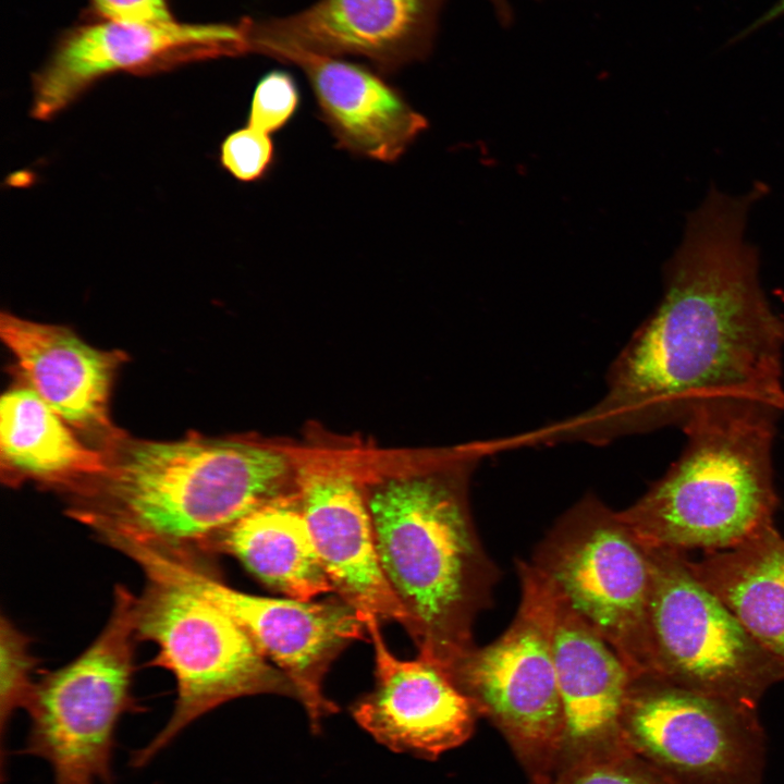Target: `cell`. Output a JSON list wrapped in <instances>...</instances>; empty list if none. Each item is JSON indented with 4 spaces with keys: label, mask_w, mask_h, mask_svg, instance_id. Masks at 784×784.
Returning a JSON list of instances; mask_svg holds the SVG:
<instances>
[{
    "label": "cell",
    "mask_w": 784,
    "mask_h": 784,
    "mask_svg": "<svg viewBox=\"0 0 784 784\" xmlns=\"http://www.w3.org/2000/svg\"><path fill=\"white\" fill-rule=\"evenodd\" d=\"M765 194L762 183L742 195L707 192L665 264L660 303L611 363L604 394L532 430L534 445H603L681 425L711 402L784 411V318L763 292L759 252L745 235Z\"/></svg>",
    "instance_id": "cell-1"
},
{
    "label": "cell",
    "mask_w": 784,
    "mask_h": 784,
    "mask_svg": "<svg viewBox=\"0 0 784 784\" xmlns=\"http://www.w3.org/2000/svg\"><path fill=\"white\" fill-rule=\"evenodd\" d=\"M107 470L71 493L70 515L120 551L142 548L199 560L237 519L284 494L285 455L192 433L130 439L107 451Z\"/></svg>",
    "instance_id": "cell-2"
},
{
    "label": "cell",
    "mask_w": 784,
    "mask_h": 784,
    "mask_svg": "<svg viewBox=\"0 0 784 784\" xmlns=\"http://www.w3.org/2000/svg\"><path fill=\"white\" fill-rule=\"evenodd\" d=\"M498 451V440L466 445L444 466L383 480L367 498L379 560L412 617L411 636L448 671L475 646V620L499 578L467 493L474 469Z\"/></svg>",
    "instance_id": "cell-3"
},
{
    "label": "cell",
    "mask_w": 784,
    "mask_h": 784,
    "mask_svg": "<svg viewBox=\"0 0 784 784\" xmlns=\"http://www.w3.org/2000/svg\"><path fill=\"white\" fill-rule=\"evenodd\" d=\"M780 413L720 401L681 424L679 456L621 518L647 548L686 553L735 548L774 525L772 451Z\"/></svg>",
    "instance_id": "cell-4"
},
{
    "label": "cell",
    "mask_w": 784,
    "mask_h": 784,
    "mask_svg": "<svg viewBox=\"0 0 784 784\" xmlns=\"http://www.w3.org/2000/svg\"><path fill=\"white\" fill-rule=\"evenodd\" d=\"M136 600L137 639L157 645L152 664L169 670L176 699L164 726L130 764L142 768L194 721L230 700L265 693L296 697L289 678L267 660L240 625L191 587L145 574Z\"/></svg>",
    "instance_id": "cell-5"
},
{
    "label": "cell",
    "mask_w": 784,
    "mask_h": 784,
    "mask_svg": "<svg viewBox=\"0 0 784 784\" xmlns=\"http://www.w3.org/2000/svg\"><path fill=\"white\" fill-rule=\"evenodd\" d=\"M136 600L117 586L110 617L95 640L36 682L23 752L49 764L53 784H115L117 726L124 713L138 711L132 695Z\"/></svg>",
    "instance_id": "cell-6"
},
{
    "label": "cell",
    "mask_w": 784,
    "mask_h": 784,
    "mask_svg": "<svg viewBox=\"0 0 784 784\" xmlns=\"http://www.w3.org/2000/svg\"><path fill=\"white\" fill-rule=\"evenodd\" d=\"M530 563L635 678L651 675V555L618 511L585 495L558 519Z\"/></svg>",
    "instance_id": "cell-7"
},
{
    "label": "cell",
    "mask_w": 784,
    "mask_h": 784,
    "mask_svg": "<svg viewBox=\"0 0 784 784\" xmlns=\"http://www.w3.org/2000/svg\"><path fill=\"white\" fill-rule=\"evenodd\" d=\"M648 549L650 676L757 710L784 665L695 576L687 553Z\"/></svg>",
    "instance_id": "cell-8"
},
{
    "label": "cell",
    "mask_w": 784,
    "mask_h": 784,
    "mask_svg": "<svg viewBox=\"0 0 784 784\" xmlns=\"http://www.w3.org/2000/svg\"><path fill=\"white\" fill-rule=\"evenodd\" d=\"M516 566L520 601L512 623L449 673L540 779L558 762L564 731L552 648L554 591L530 562Z\"/></svg>",
    "instance_id": "cell-9"
},
{
    "label": "cell",
    "mask_w": 784,
    "mask_h": 784,
    "mask_svg": "<svg viewBox=\"0 0 784 784\" xmlns=\"http://www.w3.org/2000/svg\"><path fill=\"white\" fill-rule=\"evenodd\" d=\"M623 739L682 784H761L765 734L757 710L642 676L632 684Z\"/></svg>",
    "instance_id": "cell-10"
},
{
    "label": "cell",
    "mask_w": 784,
    "mask_h": 784,
    "mask_svg": "<svg viewBox=\"0 0 784 784\" xmlns=\"http://www.w3.org/2000/svg\"><path fill=\"white\" fill-rule=\"evenodd\" d=\"M145 574L177 580L220 608L246 633L258 651L289 678L307 711L311 730L338 711L323 694L331 662L353 640L364 636V615L340 600L322 602L268 598L238 591L208 571L200 561L181 560L144 549L128 553Z\"/></svg>",
    "instance_id": "cell-11"
},
{
    "label": "cell",
    "mask_w": 784,
    "mask_h": 784,
    "mask_svg": "<svg viewBox=\"0 0 784 784\" xmlns=\"http://www.w3.org/2000/svg\"><path fill=\"white\" fill-rule=\"evenodd\" d=\"M253 21L237 24L125 23L102 20L71 30L34 82L33 113L49 119L101 76L253 52Z\"/></svg>",
    "instance_id": "cell-12"
},
{
    "label": "cell",
    "mask_w": 784,
    "mask_h": 784,
    "mask_svg": "<svg viewBox=\"0 0 784 784\" xmlns=\"http://www.w3.org/2000/svg\"><path fill=\"white\" fill-rule=\"evenodd\" d=\"M442 0H318L310 7L253 22V52L274 59L289 51L352 56L391 73L430 51Z\"/></svg>",
    "instance_id": "cell-13"
},
{
    "label": "cell",
    "mask_w": 784,
    "mask_h": 784,
    "mask_svg": "<svg viewBox=\"0 0 784 784\" xmlns=\"http://www.w3.org/2000/svg\"><path fill=\"white\" fill-rule=\"evenodd\" d=\"M375 650V687L356 702L355 721L387 748L433 759L462 745L474 731L473 701L451 674L418 652L402 660L388 648L379 617L364 614Z\"/></svg>",
    "instance_id": "cell-14"
},
{
    "label": "cell",
    "mask_w": 784,
    "mask_h": 784,
    "mask_svg": "<svg viewBox=\"0 0 784 784\" xmlns=\"http://www.w3.org/2000/svg\"><path fill=\"white\" fill-rule=\"evenodd\" d=\"M2 341L28 384L77 433L95 439L102 450L124 433L109 415L113 379L126 356L84 342L62 326L34 322L2 313Z\"/></svg>",
    "instance_id": "cell-15"
},
{
    "label": "cell",
    "mask_w": 784,
    "mask_h": 784,
    "mask_svg": "<svg viewBox=\"0 0 784 784\" xmlns=\"http://www.w3.org/2000/svg\"><path fill=\"white\" fill-rule=\"evenodd\" d=\"M297 494L323 567L340 598L360 612L402 624L413 621L382 569L367 499L339 470L310 469L296 479Z\"/></svg>",
    "instance_id": "cell-16"
},
{
    "label": "cell",
    "mask_w": 784,
    "mask_h": 784,
    "mask_svg": "<svg viewBox=\"0 0 784 784\" xmlns=\"http://www.w3.org/2000/svg\"><path fill=\"white\" fill-rule=\"evenodd\" d=\"M278 60L302 69L335 146L353 156L394 163L428 128L426 117L366 66L306 51Z\"/></svg>",
    "instance_id": "cell-17"
},
{
    "label": "cell",
    "mask_w": 784,
    "mask_h": 784,
    "mask_svg": "<svg viewBox=\"0 0 784 784\" xmlns=\"http://www.w3.org/2000/svg\"><path fill=\"white\" fill-rule=\"evenodd\" d=\"M553 591L552 648L564 723L560 758L567 756L568 763L624 740L622 720L635 677L611 646Z\"/></svg>",
    "instance_id": "cell-18"
},
{
    "label": "cell",
    "mask_w": 784,
    "mask_h": 784,
    "mask_svg": "<svg viewBox=\"0 0 784 784\" xmlns=\"http://www.w3.org/2000/svg\"><path fill=\"white\" fill-rule=\"evenodd\" d=\"M0 464L8 485L36 481L72 493L107 470L108 456L21 380L1 396Z\"/></svg>",
    "instance_id": "cell-19"
},
{
    "label": "cell",
    "mask_w": 784,
    "mask_h": 784,
    "mask_svg": "<svg viewBox=\"0 0 784 784\" xmlns=\"http://www.w3.org/2000/svg\"><path fill=\"white\" fill-rule=\"evenodd\" d=\"M215 548L235 556L287 598L310 601L335 592L297 492L273 498L237 519L219 536Z\"/></svg>",
    "instance_id": "cell-20"
},
{
    "label": "cell",
    "mask_w": 784,
    "mask_h": 784,
    "mask_svg": "<svg viewBox=\"0 0 784 784\" xmlns=\"http://www.w3.org/2000/svg\"><path fill=\"white\" fill-rule=\"evenodd\" d=\"M688 566L784 665V538L774 525L735 548L688 559Z\"/></svg>",
    "instance_id": "cell-21"
},
{
    "label": "cell",
    "mask_w": 784,
    "mask_h": 784,
    "mask_svg": "<svg viewBox=\"0 0 784 784\" xmlns=\"http://www.w3.org/2000/svg\"><path fill=\"white\" fill-rule=\"evenodd\" d=\"M536 784H682L625 740L568 762Z\"/></svg>",
    "instance_id": "cell-22"
},
{
    "label": "cell",
    "mask_w": 784,
    "mask_h": 784,
    "mask_svg": "<svg viewBox=\"0 0 784 784\" xmlns=\"http://www.w3.org/2000/svg\"><path fill=\"white\" fill-rule=\"evenodd\" d=\"M0 639V723L2 743L1 769L3 776V770L5 768L4 734L7 733L8 723H10L14 711L20 708L26 709L30 700L36 685L33 674L37 662L29 650V642L26 635L5 616L1 617Z\"/></svg>",
    "instance_id": "cell-23"
},
{
    "label": "cell",
    "mask_w": 784,
    "mask_h": 784,
    "mask_svg": "<svg viewBox=\"0 0 784 784\" xmlns=\"http://www.w3.org/2000/svg\"><path fill=\"white\" fill-rule=\"evenodd\" d=\"M301 91L294 76L272 70L260 77L249 105L247 125L268 134L283 130L296 115Z\"/></svg>",
    "instance_id": "cell-24"
},
{
    "label": "cell",
    "mask_w": 784,
    "mask_h": 784,
    "mask_svg": "<svg viewBox=\"0 0 784 784\" xmlns=\"http://www.w3.org/2000/svg\"><path fill=\"white\" fill-rule=\"evenodd\" d=\"M275 145L268 133L247 125L230 133L221 144L220 161L236 180L258 182L272 170Z\"/></svg>",
    "instance_id": "cell-25"
},
{
    "label": "cell",
    "mask_w": 784,
    "mask_h": 784,
    "mask_svg": "<svg viewBox=\"0 0 784 784\" xmlns=\"http://www.w3.org/2000/svg\"><path fill=\"white\" fill-rule=\"evenodd\" d=\"M102 20L158 24L173 21L164 0H91Z\"/></svg>",
    "instance_id": "cell-26"
},
{
    "label": "cell",
    "mask_w": 784,
    "mask_h": 784,
    "mask_svg": "<svg viewBox=\"0 0 784 784\" xmlns=\"http://www.w3.org/2000/svg\"><path fill=\"white\" fill-rule=\"evenodd\" d=\"M783 14H784V0H779L767 13H764L761 17H759L756 22H754L749 27H747L742 33L740 37L750 34L751 32H754L757 28L763 26L764 24L780 17ZM740 37H738V38H740Z\"/></svg>",
    "instance_id": "cell-27"
},
{
    "label": "cell",
    "mask_w": 784,
    "mask_h": 784,
    "mask_svg": "<svg viewBox=\"0 0 784 784\" xmlns=\"http://www.w3.org/2000/svg\"><path fill=\"white\" fill-rule=\"evenodd\" d=\"M494 8L498 16H504L511 13L509 0H488Z\"/></svg>",
    "instance_id": "cell-28"
}]
</instances>
